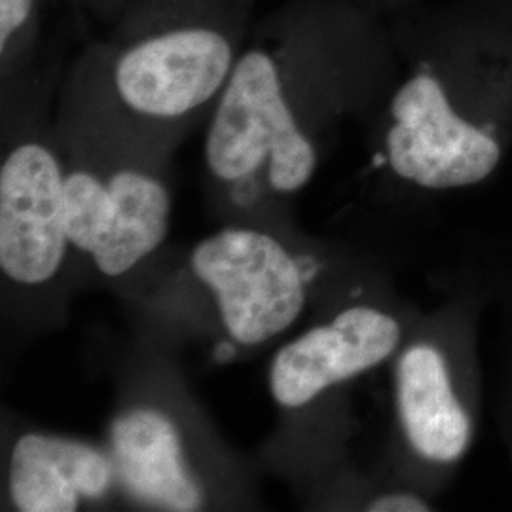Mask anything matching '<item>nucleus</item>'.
<instances>
[{
  "mask_svg": "<svg viewBox=\"0 0 512 512\" xmlns=\"http://www.w3.org/2000/svg\"><path fill=\"white\" fill-rule=\"evenodd\" d=\"M401 344L399 323L384 311L353 306L277 351L270 389L283 408H302L323 391L382 365Z\"/></svg>",
  "mask_w": 512,
  "mask_h": 512,
  "instance_id": "nucleus-7",
  "label": "nucleus"
},
{
  "mask_svg": "<svg viewBox=\"0 0 512 512\" xmlns=\"http://www.w3.org/2000/svg\"><path fill=\"white\" fill-rule=\"evenodd\" d=\"M366 511L370 512H427L431 507L416 495L387 494L368 503Z\"/></svg>",
  "mask_w": 512,
  "mask_h": 512,
  "instance_id": "nucleus-12",
  "label": "nucleus"
},
{
  "mask_svg": "<svg viewBox=\"0 0 512 512\" xmlns=\"http://www.w3.org/2000/svg\"><path fill=\"white\" fill-rule=\"evenodd\" d=\"M190 268L211 291L222 325L239 346H260L293 327L306 306L302 272L277 239L224 228L200 241Z\"/></svg>",
  "mask_w": 512,
  "mask_h": 512,
  "instance_id": "nucleus-2",
  "label": "nucleus"
},
{
  "mask_svg": "<svg viewBox=\"0 0 512 512\" xmlns=\"http://www.w3.org/2000/svg\"><path fill=\"white\" fill-rule=\"evenodd\" d=\"M35 0H0V50L6 52L10 40L25 25Z\"/></svg>",
  "mask_w": 512,
  "mask_h": 512,
  "instance_id": "nucleus-11",
  "label": "nucleus"
},
{
  "mask_svg": "<svg viewBox=\"0 0 512 512\" xmlns=\"http://www.w3.org/2000/svg\"><path fill=\"white\" fill-rule=\"evenodd\" d=\"M63 169L38 143L14 148L0 167V268L27 287L54 279L69 247Z\"/></svg>",
  "mask_w": 512,
  "mask_h": 512,
  "instance_id": "nucleus-5",
  "label": "nucleus"
},
{
  "mask_svg": "<svg viewBox=\"0 0 512 512\" xmlns=\"http://www.w3.org/2000/svg\"><path fill=\"white\" fill-rule=\"evenodd\" d=\"M387 133L393 171L423 188H458L484 181L501 150L490 135L459 118L439 82L427 74L408 80L391 103Z\"/></svg>",
  "mask_w": 512,
  "mask_h": 512,
  "instance_id": "nucleus-4",
  "label": "nucleus"
},
{
  "mask_svg": "<svg viewBox=\"0 0 512 512\" xmlns=\"http://www.w3.org/2000/svg\"><path fill=\"white\" fill-rule=\"evenodd\" d=\"M67 234L71 245L92 256L97 270L120 277L164 243L171 196L147 173L120 169L107 181L73 171L65 181Z\"/></svg>",
  "mask_w": 512,
  "mask_h": 512,
  "instance_id": "nucleus-3",
  "label": "nucleus"
},
{
  "mask_svg": "<svg viewBox=\"0 0 512 512\" xmlns=\"http://www.w3.org/2000/svg\"><path fill=\"white\" fill-rule=\"evenodd\" d=\"M112 463L129 494L165 511L203 507L202 488L190 475L177 425L154 408H133L112 421Z\"/></svg>",
  "mask_w": 512,
  "mask_h": 512,
  "instance_id": "nucleus-9",
  "label": "nucleus"
},
{
  "mask_svg": "<svg viewBox=\"0 0 512 512\" xmlns=\"http://www.w3.org/2000/svg\"><path fill=\"white\" fill-rule=\"evenodd\" d=\"M397 406L404 435L421 458L452 463L471 442V420L452 391L439 349L418 344L397 365Z\"/></svg>",
  "mask_w": 512,
  "mask_h": 512,
  "instance_id": "nucleus-10",
  "label": "nucleus"
},
{
  "mask_svg": "<svg viewBox=\"0 0 512 512\" xmlns=\"http://www.w3.org/2000/svg\"><path fill=\"white\" fill-rule=\"evenodd\" d=\"M114 475L112 459L92 444L25 433L10 456L8 490L18 511L74 512L107 494Z\"/></svg>",
  "mask_w": 512,
  "mask_h": 512,
  "instance_id": "nucleus-8",
  "label": "nucleus"
},
{
  "mask_svg": "<svg viewBox=\"0 0 512 512\" xmlns=\"http://www.w3.org/2000/svg\"><path fill=\"white\" fill-rule=\"evenodd\" d=\"M205 160L224 183L243 181L264 165L275 192L293 194L310 181L315 148L298 128L270 55L253 50L234 65L207 131Z\"/></svg>",
  "mask_w": 512,
  "mask_h": 512,
  "instance_id": "nucleus-1",
  "label": "nucleus"
},
{
  "mask_svg": "<svg viewBox=\"0 0 512 512\" xmlns=\"http://www.w3.org/2000/svg\"><path fill=\"white\" fill-rule=\"evenodd\" d=\"M234 50L219 31L188 27L145 38L118 59L114 86L128 109L173 120L200 109L226 86Z\"/></svg>",
  "mask_w": 512,
  "mask_h": 512,
  "instance_id": "nucleus-6",
  "label": "nucleus"
}]
</instances>
